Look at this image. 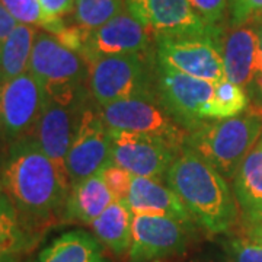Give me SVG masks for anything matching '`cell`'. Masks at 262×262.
Instances as JSON below:
<instances>
[{
  "label": "cell",
  "mask_w": 262,
  "mask_h": 262,
  "mask_svg": "<svg viewBox=\"0 0 262 262\" xmlns=\"http://www.w3.org/2000/svg\"><path fill=\"white\" fill-rule=\"evenodd\" d=\"M0 188L29 229L39 234L54 219H63L70 181L34 137L27 136L9 143L2 156Z\"/></svg>",
  "instance_id": "obj_1"
},
{
  "label": "cell",
  "mask_w": 262,
  "mask_h": 262,
  "mask_svg": "<svg viewBox=\"0 0 262 262\" xmlns=\"http://www.w3.org/2000/svg\"><path fill=\"white\" fill-rule=\"evenodd\" d=\"M194 223L210 234L227 233L237 222L239 204L227 179L191 149L184 147L166 173Z\"/></svg>",
  "instance_id": "obj_2"
},
{
  "label": "cell",
  "mask_w": 262,
  "mask_h": 262,
  "mask_svg": "<svg viewBox=\"0 0 262 262\" xmlns=\"http://www.w3.org/2000/svg\"><path fill=\"white\" fill-rule=\"evenodd\" d=\"M262 134V117L251 110L232 118L207 121L188 134L187 146L226 179L233 181Z\"/></svg>",
  "instance_id": "obj_3"
},
{
  "label": "cell",
  "mask_w": 262,
  "mask_h": 262,
  "mask_svg": "<svg viewBox=\"0 0 262 262\" xmlns=\"http://www.w3.org/2000/svg\"><path fill=\"white\" fill-rule=\"evenodd\" d=\"M88 88L99 106L125 99L158 101L155 48L146 53L98 58L89 66Z\"/></svg>",
  "instance_id": "obj_4"
},
{
  "label": "cell",
  "mask_w": 262,
  "mask_h": 262,
  "mask_svg": "<svg viewBox=\"0 0 262 262\" xmlns=\"http://www.w3.org/2000/svg\"><path fill=\"white\" fill-rule=\"evenodd\" d=\"M28 72L42 86L46 96L82 94L89 84V64L47 31H38Z\"/></svg>",
  "instance_id": "obj_5"
},
{
  "label": "cell",
  "mask_w": 262,
  "mask_h": 262,
  "mask_svg": "<svg viewBox=\"0 0 262 262\" xmlns=\"http://www.w3.org/2000/svg\"><path fill=\"white\" fill-rule=\"evenodd\" d=\"M99 113L110 130L128 131L158 139L178 153L187 146L189 133L158 101L125 99L99 106Z\"/></svg>",
  "instance_id": "obj_6"
},
{
  "label": "cell",
  "mask_w": 262,
  "mask_h": 262,
  "mask_svg": "<svg viewBox=\"0 0 262 262\" xmlns=\"http://www.w3.org/2000/svg\"><path fill=\"white\" fill-rule=\"evenodd\" d=\"M88 91L82 94L46 96L42 111L31 133L38 146L57 166L66 170V158L86 105ZM67 172V170H66Z\"/></svg>",
  "instance_id": "obj_7"
},
{
  "label": "cell",
  "mask_w": 262,
  "mask_h": 262,
  "mask_svg": "<svg viewBox=\"0 0 262 262\" xmlns=\"http://www.w3.org/2000/svg\"><path fill=\"white\" fill-rule=\"evenodd\" d=\"M156 63L196 79L219 83L225 80L220 42L213 35L155 38Z\"/></svg>",
  "instance_id": "obj_8"
},
{
  "label": "cell",
  "mask_w": 262,
  "mask_h": 262,
  "mask_svg": "<svg viewBox=\"0 0 262 262\" xmlns=\"http://www.w3.org/2000/svg\"><path fill=\"white\" fill-rule=\"evenodd\" d=\"M214 84L158 66V102L188 133L208 121L207 108Z\"/></svg>",
  "instance_id": "obj_9"
},
{
  "label": "cell",
  "mask_w": 262,
  "mask_h": 262,
  "mask_svg": "<svg viewBox=\"0 0 262 262\" xmlns=\"http://www.w3.org/2000/svg\"><path fill=\"white\" fill-rule=\"evenodd\" d=\"M113 163L111 133L103 122L99 106L89 102L83 110L75 139L66 158V170L70 187L99 173Z\"/></svg>",
  "instance_id": "obj_10"
},
{
  "label": "cell",
  "mask_w": 262,
  "mask_h": 262,
  "mask_svg": "<svg viewBox=\"0 0 262 262\" xmlns=\"http://www.w3.org/2000/svg\"><path fill=\"white\" fill-rule=\"evenodd\" d=\"M192 226L169 217L133 215L128 262H162L187 251Z\"/></svg>",
  "instance_id": "obj_11"
},
{
  "label": "cell",
  "mask_w": 262,
  "mask_h": 262,
  "mask_svg": "<svg viewBox=\"0 0 262 262\" xmlns=\"http://www.w3.org/2000/svg\"><path fill=\"white\" fill-rule=\"evenodd\" d=\"M46 102L42 86L31 73L0 84V130L3 140L12 143L31 136Z\"/></svg>",
  "instance_id": "obj_12"
},
{
  "label": "cell",
  "mask_w": 262,
  "mask_h": 262,
  "mask_svg": "<svg viewBox=\"0 0 262 262\" xmlns=\"http://www.w3.org/2000/svg\"><path fill=\"white\" fill-rule=\"evenodd\" d=\"M125 6L153 38L213 35L220 41L223 34L208 28L188 0H125Z\"/></svg>",
  "instance_id": "obj_13"
},
{
  "label": "cell",
  "mask_w": 262,
  "mask_h": 262,
  "mask_svg": "<svg viewBox=\"0 0 262 262\" xmlns=\"http://www.w3.org/2000/svg\"><path fill=\"white\" fill-rule=\"evenodd\" d=\"M110 133L113 163L128 170L133 177L162 181L181 153L153 137L120 130H110Z\"/></svg>",
  "instance_id": "obj_14"
},
{
  "label": "cell",
  "mask_w": 262,
  "mask_h": 262,
  "mask_svg": "<svg viewBox=\"0 0 262 262\" xmlns=\"http://www.w3.org/2000/svg\"><path fill=\"white\" fill-rule=\"evenodd\" d=\"M151 37L149 29L125 9L105 25L88 32L80 56L91 66L102 57L146 53L153 50Z\"/></svg>",
  "instance_id": "obj_15"
},
{
  "label": "cell",
  "mask_w": 262,
  "mask_h": 262,
  "mask_svg": "<svg viewBox=\"0 0 262 262\" xmlns=\"http://www.w3.org/2000/svg\"><path fill=\"white\" fill-rule=\"evenodd\" d=\"M256 31L252 22L225 29L220 38V53L226 80L248 88L256 75Z\"/></svg>",
  "instance_id": "obj_16"
},
{
  "label": "cell",
  "mask_w": 262,
  "mask_h": 262,
  "mask_svg": "<svg viewBox=\"0 0 262 262\" xmlns=\"http://www.w3.org/2000/svg\"><path fill=\"white\" fill-rule=\"evenodd\" d=\"M125 203L134 215L169 217L184 225L194 226L192 217L178 195L156 179L134 177Z\"/></svg>",
  "instance_id": "obj_17"
},
{
  "label": "cell",
  "mask_w": 262,
  "mask_h": 262,
  "mask_svg": "<svg viewBox=\"0 0 262 262\" xmlns=\"http://www.w3.org/2000/svg\"><path fill=\"white\" fill-rule=\"evenodd\" d=\"M114 201L115 198L99 172L70 187L63 210V220L67 223L91 226Z\"/></svg>",
  "instance_id": "obj_18"
},
{
  "label": "cell",
  "mask_w": 262,
  "mask_h": 262,
  "mask_svg": "<svg viewBox=\"0 0 262 262\" xmlns=\"http://www.w3.org/2000/svg\"><path fill=\"white\" fill-rule=\"evenodd\" d=\"M233 192L244 226L262 222V134L234 177Z\"/></svg>",
  "instance_id": "obj_19"
},
{
  "label": "cell",
  "mask_w": 262,
  "mask_h": 262,
  "mask_svg": "<svg viewBox=\"0 0 262 262\" xmlns=\"http://www.w3.org/2000/svg\"><path fill=\"white\" fill-rule=\"evenodd\" d=\"M37 262H110L103 253V245L96 236L84 230L60 234L46 246Z\"/></svg>",
  "instance_id": "obj_20"
},
{
  "label": "cell",
  "mask_w": 262,
  "mask_h": 262,
  "mask_svg": "<svg viewBox=\"0 0 262 262\" xmlns=\"http://www.w3.org/2000/svg\"><path fill=\"white\" fill-rule=\"evenodd\" d=\"M133 213L125 201L115 200L91 225L101 244L118 256L130 251Z\"/></svg>",
  "instance_id": "obj_21"
},
{
  "label": "cell",
  "mask_w": 262,
  "mask_h": 262,
  "mask_svg": "<svg viewBox=\"0 0 262 262\" xmlns=\"http://www.w3.org/2000/svg\"><path fill=\"white\" fill-rule=\"evenodd\" d=\"M37 29L31 25L18 24L0 46V64L3 82L28 73L31 54Z\"/></svg>",
  "instance_id": "obj_22"
},
{
  "label": "cell",
  "mask_w": 262,
  "mask_h": 262,
  "mask_svg": "<svg viewBox=\"0 0 262 262\" xmlns=\"http://www.w3.org/2000/svg\"><path fill=\"white\" fill-rule=\"evenodd\" d=\"M37 242L38 234L29 229L9 198L0 194V253L22 255Z\"/></svg>",
  "instance_id": "obj_23"
},
{
  "label": "cell",
  "mask_w": 262,
  "mask_h": 262,
  "mask_svg": "<svg viewBox=\"0 0 262 262\" xmlns=\"http://www.w3.org/2000/svg\"><path fill=\"white\" fill-rule=\"evenodd\" d=\"M249 106V96L246 89L229 80L214 84V94L207 108L208 121L232 118L245 113Z\"/></svg>",
  "instance_id": "obj_24"
},
{
  "label": "cell",
  "mask_w": 262,
  "mask_h": 262,
  "mask_svg": "<svg viewBox=\"0 0 262 262\" xmlns=\"http://www.w3.org/2000/svg\"><path fill=\"white\" fill-rule=\"evenodd\" d=\"M125 10V0H76L73 22L94 31Z\"/></svg>",
  "instance_id": "obj_25"
},
{
  "label": "cell",
  "mask_w": 262,
  "mask_h": 262,
  "mask_svg": "<svg viewBox=\"0 0 262 262\" xmlns=\"http://www.w3.org/2000/svg\"><path fill=\"white\" fill-rule=\"evenodd\" d=\"M2 5L18 20V24L41 28L53 35H57L66 27L64 19L51 18L42 10L38 0H0Z\"/></svg>",
  "instance_id": "obj_26"
},
{
  "label": "cell",
  "mask_w": 262,
  "mask_h": 262,
  "mask_svg": "<svg viewBox=\"0 0 262 262\" xmlns=\"http://www.w3.org/2000/svg\"><path fill=\"white\" fill-rule=\"evenodd\" d=\"M191 8L203 19L208 28L215 34L225 31V24L229 13V0H188Z\"/></svg>",
  "instance_id": "obj_27"
},
{
  "label": "cell",
  "mask_w": 262,
  "mask_h": 262,
  "mask_svg": "<svg viewBox=\"0 0 262 262\" xmlns=\"http://www.w3.org/2000/svg\"><path fill=\"white\" fill-rule=\"evenodd\" d=\"M230 262H262V244L249 237H232L225 242Z\"/></svg>",
  "instance_id": "obj_28"
},
{
  "label": "cell",
  "mask_w": 262,
  "mask_h": 262,
  "mask_svg": "<svg viewBox=\"0 0 262 262\" xmlns=\"http://www.w3.org/2000/svg\"><path fill=\"white\" fill-rule=\"evenodd\" d=\"M103 182L108 187L110 192L118 201H125L130 194L131 184H133V175L128 170H125L118 165H108L106 168L101 170Z\"/></svg>",
  "instance_id": "obj_29"
},
{
  "label": "cell",
  "mask_w": 262,
  "mask_h": 262,
  "mask_svg": "<svg viewBox=\"0 0 262 262\" xmlns=\"http://www.w3.org/2000/svg\"><path fill=\"white\" fill-rule=\"evenodd\" d=\"M230 27L248 24L255 16L262 15V0H229Z\"/></svg>",
  "instance_id": "obj_30"
},
{
  "label": "cell",
  "mask_w": 262,
  "mask_h": 262,
  "mask_svg": "<svg viewBox=\"0 0 262 262\" xmlns=\"http://www.w3.org/2000/svg\"><path fill=\"white\" fill-rule=\"evenodd\" d=\"M42 10L51 18H60L75 10L76 0H38Z\"/></svg>",
  "instance_id": "obj_31"
},
{
  "label": "cell",
  "mask_w": 262,
  "mask_h": 262,
  "mask_svg": "<svg viewBox=\"0 0 262 262\" xmlns=\"http://www.w3.org/2000/svg\"><path fill=\"white\" fill-rule=\"evenodd\" d=\"M246 92L249 96L248 110L262 117V75H255L251 84L246 88Z\"/></svg>",
  "instance_id": "obj_32"
},
{
  "label": "cell",
  "mask_w": 262,
  "mask_h": 262,
  "mask_svg": "<svg viewBox=\"0 0 262 262\" xmlns=\"http://www.w3.org/2000/svg\"><path fill=\"white\" fill-rule=\"evenodd\" d=\"M16 25H18V20L10 15L9 10L6 9L0 2V46L6 38L9 37L10 32L16 28Z\"/></svg>",
  "instance_id": "obj_33"
},
{
  "label": "cell",
  "mask_w": 262,
  "mask_h": 262,
  "mask_svg": "<svg viewBox=\"0 0 262 262\" xmlns=\"http://www.w3.org/2000/svg\"><path fill=\"white\" fill-rule=\"evenodd\" d=\"M249 22H252L256 31V38H258V44H256V75H262V15L255 16Z\"/></svg>",
  "instance_id": "obj_34"
},
{
  "label": "cell",
  "mask_w": 262,
  "mask_h": 262,
  "mask_svg": "<svg viewBox=\"0 0 262 262\" xmlns=\"http://www.w3.org/2000/svg\"><path fill=\"white\" fill-rule=\"evenodd\" d=\"M245 233H246V237L262 244V222L245 226Z\"/></svg>",
  "instance_id": "obj_35"
},
{
  "label": "cell",
  "mask_w": 262,
  "mask_h": 262,
  "mask_svg": "<svg viewBox=\"0 0 262 262\" xmlns=\"http://www.w3.org/2000/svg\"><path fill=\"white\" fill-rule=\"evenodd\" d=\"M188 262H230L229 258H217V256H213V255H207V256H198V258H194L191 261Z\"/></svg>",
  "instance_id": "obj_36"
},
{
  "label": "cell",
  "mask_w": 262,
  "mask_h": 262,
  "mask_svg": "<svg viewBox=\"0 0 262 262\" xmlns=\"http://www.w3.org/2000/svg\"><path fill=\"white\" fill-rule=\"evenodd\" d=\"M20 255H9V253H0V262H20Z\"/></svg>",
  "instance_id": "obj_37"
},
{
  "label": "cell",
  "mask_w": 262,
  "mask_h": 262,
  "mask_svg": "<svg viewBox=\"0 0 262 262\" xmlns=\"http://www.w3.org/2000/svg\"><path fill=\"white\" fill-rule=\"evenodd\" d=\"M3 82V77H2V64H0V84Z\"/></svg>",
  "instance_id": "obj_38"
},
{
  "label": "cell",
  "mask_w": 262,
  "mask_h": 262,
  "mask_svg": "<svg viewBox=\"0 0 262 262\" xmlns=\"http://www.w3.org/2000/svg\"><path fill=\"white\" fill-rule=\"evenodd\" d=\"M3 140V136H2V130H0V141Z\"/></svg>",
  "instance_id": "obj_39"
},
{
  "label": "cell",
  "mask_w": 262,
  "mask_h": 262,
  "mask_svg": "<svg viewBox=\"0 0 262 262\" xmlns=\"http://www.w3.org/2000/svg\"><path fill=\"white\" fill-rule=\"evenodd\" d=\"M0 191H2V188H0Z\"/></svg>",
  "instance_id": "obj_40"
}]
</instances>
